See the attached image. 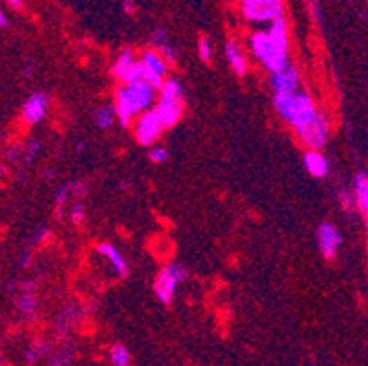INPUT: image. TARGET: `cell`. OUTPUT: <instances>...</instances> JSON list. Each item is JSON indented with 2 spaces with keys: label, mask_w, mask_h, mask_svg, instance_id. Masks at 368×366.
<instances>
[{
  "label": "cell",
  "mask_w": 368,
  "mask_h": 366,
  "mask_svg": "<svg viewBox=\"0 0 368 366\" xmlns=\"http://www.w3.org/2000/svg\"><path fill=\"white\" fill-rule=\"evenodd\" d=\"M249 50L269 74L290 65V26L286 17L273 20L267 30L253 31L249 37Z\"/></svg>",
  "instance_id": "obj_1"
},
{
  "label": "cell",
  "mask_w": 368,
  "mask_h": 366,
  "mask_svg": "<svg viewBox=\"0 0 368 366\" xmlns=\"http://www.w3.org/2000/svg\"><path fill=\"white\" fill-rule=\"evenodd\" d=\"M160 90L154 88L147 81H137L131 85L117 86L116 96H114V105L117 110V121L123 128L134 125L137 116L143 112L152 110L158 103Z\"/></svg>",
  "instance_id": "obj_2"
},
{
  "label": "cell",
  "mask_w": 368,
  "mask_h": 366,
  "mask_svg": "<svg viewBox=\"0 0 368 366\" xmlns=\"http://www.w3.org/2000/svg\"><path fill=\"white\" fill-rule=\"evenodd\" d=\"M273 108L292 126L295 135L306 131L308 126L313 125L324 114L315 99L303 90L295 94H273Z\"/></svg>",
  "instance_id": "obj_3"
},
{
  "label": "cell",
  "mask_w": 368,
  "mask_h": 366,
  "mask_svg": "<svg viewBox=\"0 0 368 366\" xmlns=\"http://www.w3.org/2000/svg\"><path fill=\"white\" fill-rule=\"evenodd\" d=\"M240 15L247 24H271L284 17V0H240Z\"/></svg>",
  "instance_id": "obj_4"
},
{
  "label": "cell",
  "mask_w": 368,
  "mask_h": 366,
  "mask_svg": "<svg viewBox=\"0 0 368 366\" xmlns=\"http://www.w3.org/2000/svg\"><path fill=\"white\" fill-rule=\"evenodd\" d=\"M185 278L187 269L182 264H176V262L165 264L154 278V295L158 297V301L163 304H171L176 297L178 288L182 286Z\"/></svg>",
  "instance_id": "obj_5"
},
{
  "label": "cell",
  "mask_w": 368,
  "mask_h": 366,
  "mask_svg": "<svg viewBox=\"0 0 368 366\" xmlns=\"http://www.w3.org/2000/svg\"><path fill=\"white\" fill-rule=\"evenodd\" d=\"M112 76L116 77L123 85H131V83H137V81H145V72H143V65L140 57L132 53L131 48L119 51L117 59L112 65Z\"/></svg>",
  "instance_id": "obj_6"
},
{
  "label": "cell",
  "mask_w": 368,
  "mask_h": 366,
  "mask_svg": "<svg viewBox=\"0 0 368 366\" xmlns=\"http://www.w3.org/2000/svg\"><path fill=\"white\" fill-rule=\"evenodd\" d=\"M165 125H163L162 117L158 116V112L152 108L149 112H143L142 116H137L134 121V135L136 141L143 147L156 145L158 140L162 138Z\"/></svg>",
  "instance_id": "obj_7"
},
{
  "label": "cell",
  "mask_w": 368,
  "mask_h": 366,
  "mask_svg": "<svg viewBox=\"0 0 368 366\" xmlns=\"http://www.w3.org/2000/svg\"><path fill=\"white\" fill-rule=\"evenodd\" d=\"M140 60H142L143 65L147 83H151L154 88L160 90L163 86V83H165L167 74H169V66L171 65H169L165 60V57H163L158 50H154V48L142 51Z\"/></svg>",
  "instance_id": "obj_8"
},
{
  "label": "cell",
  "mask_w": 368,
  "mask_h": 366,
  "mask_svg": "<svg viewBox=\"0 0 368 366\" xmlns=\"http://www.w3.org/2000/svg\"><path fill=\"white\" fill-rule=\"evenodd\" d=\"M48 106H50V97L44 92H33L22 105V123L28 126H33L41 123L48 114Z\"/></svg>",
  "instance_id": "obj_9"
},
{
  "label": "cell",
  "mask_w": 368,
  "mask_h": 366,
  "mask_svg": "<svg viewBox=\"0 0 368 366\" xmlns=\"http://www.w3.org/2000/svg\"><path fill=\"white\" fill-rule=\"evenodd\" d=\"M341 242H343V236H341L339 229L333 226V224L323 222V224L317 227V246L326 260H332V258L337 256Z\"/></svg>",
  "instance_id": "obj_10"
},
{
  "label": "cell",
  "mask_w": 368,
  "mask_h": 366,
  "mask_svg": "<svg viewBox=\"0 0 368 366\" xmlns=\"http://www.w3.org/2000/svg\"><path fill=\"white\" fill-rule=\"evenodd\" d=\"M271 90L273 94H295L301 86V72L292 63L284 66L283 70L271 74Z\"/></svg>",
  "instance_id": "obj_11"
},
{
  "label": "cell",
  "mask_w": 368,
  "mask_h": 366,
  "mask_svg": "<svg viewBox=\"0 0 368 366\" xmlns=\"http://www.w3.org/2000/svg\"><path fill=\"white\" fill-rule=\"evenodd\" d=\"M96 253L108 262V266H110V269L114 271V275H117L119 278L128 276V273H131V266H128V262H126V258L123 256L122 251L117 249L114 244H110V242H101V244H97L96 246Z\"/></svg>",
  "instance_id": "obj_12"
},
{
  "label": "cell",
  "mask_w": 368,
  "mask_h": 366,
  "mask_svg": "<svg viewBox=\"0 0 368 366\" xmlns=\"http://www.w3.org/2000/svg\"><path fill=\"white\" fill-rule=\"evenodd\" d=\"M158 116L162 117L165 128H172L180 123L183 117V101L169 99V97H158V103L154 106Z\"/></svg>",
  "instance_id": "obj_13"
},
{
  "label": "cell",
  "mask_w": 368,
  "mask_h": 366,
  "mask_svg": "<svg viewBox=\"0 0 368 366\" xmlns=\"http://www.w3.org/2000/svg\"><path fill=\"white\" fill-rule=\"evenodd\" d=\"M303 165L306 172L313 178H326L330 172V161L317 149H306L303 154Z\"/></svg>",
  "instance_id": "obj_14"
},
{
  "label": "cell",
  "mask_w": 368,
  "mask_h": 366,
  "mask_svg": "<svg viewBox=\"0 0 368 366\" xmlns=\"http://www.w3.org/2000/svg\"><path fill=\"white\" fill-rule=\"evenodd\" d=\"M226 59L231 66V70L237 74L238 77H244L249 72V63H247V57L244 53L242 46L238 44L237 40H227L226 42Z\"/></svg>",
  "instance_id": "obj_15"
},
{
  "label": "cell",
  "mask_w": 368,
  "mask_h": 366,
  "mask_svg": "<svg viewBox=\"0 0 368 366\" xmlns=\"http://www.w3.org/2000/svg\"><path fill=\"white\" fill-rule=\"evenodd\" d=\"M17 310L21 311V315L26 319H33L37 315V310H39V301H37L35 290H33V284L28 282L24 284L22 291L17 297Z\"/></svg>",
  "instance_id": "obj_16"
},
{
  "label": "cell",
  "mask_w": 368,
  "mask_h": 366,
  "mask_svg": "<svg viewBox=\"0 0 368 366\" xmlns=\"http://www.w3.org/2000/svg\"><path fill=\"white\" fill-rule=\"evenodd\" d=\"M353 198L356 207L363 215L365 222L368 224V174H358L353 180Z\"/></svg>",
  "instance_id": "obj_17"
},
{
  "label": "cell",
  "mask_w": 368,
  "mask_h": 366,
  "mask_svg": "<svg viewBox=\"0 0 368 366\" xmlns=\"http://www.w3.org/2000/svg\"><path fill=\"white\" fill-rule=\"evenodd\" d=\"M92 119H94V125H96L97 128L108 131V128L114 125V121L117 119L116 105L99 106V108H96V110L92 112Z\"/></svg>",
  "instance_id": "obj_18"
},
{
  "label": "cell",
  "mask_w": 368,
  "mask_h": 366,
  "mask_svg": "<svg viewBox=\"0 0 368 366\" xmlns=\"http://www.w3.org/2000/svg\"><path fill=\"white\" fill-rule=\"evenodd\" d=\"M160 97H169V99H185V88L176 77H167L163 86L160 88Z\"/></svg>",
  "instance_id": "obj_19"
},
{
  "label": "cell",
  "mask_w": 368,
  "mask_h": 366,
  "mask_svg": "<svg viewBox=\"0 0 368 366\" xmlns=\"http://www.w3.org/2000/svg\"><path fill=\"white\" fill-rule=\"evenodd\" d=\"M108 357H110V363L114 366H131L132 363L131 351L123 344H112L110 350H108Z\"/></svg>",
  "instance_id": "obj_20"
},
{
  "label": "cell",
  "mask_w": 368,
  "mask_h": 366,
  "mask_svg": "<svg viewBox=\"0 0 368 366\" xmlns=\"http://www.w3.org/2000/svg\"><path fill=\"white\" fill-rule=\"evenodd\" d=\"M74 192H76V183H65V185H61L56 191V206L59 215L65 211V206L68 203V200H70V196Z\"/></svg>",
  "instance_id": "obj_21"
},
{
  "label": "cell",
  "mask_w": 368,
  "mask_h": 366,
  "mask_svg": "<svg viewBox=\"0 0 368 366\" xmlns=\"http://www.w3.org/2000/svg\"><path fill=\"white\" fill-rule=\"evenodd\" d=\"M42 151V143L39 140H31L26 143V147H22V161L26 165H31L33 161L39 158Z\"/></svg>",
  "instance_id": "obj_22"
},
{
  "label": "cell",
  "mask_w": 368,
  "mask_h": 366,
  "mask_svg": "<svg viewBox=\"0 0 368 366\" xmlns=\"http://www.w3.org/2000/svg\"><path fill=\"white\" fill-rule=\"evenodd\" d=\"M77 317H79V313H77L76 308H66L61 315H59V319H57L59 331H62V333H65V331H70L68 328L74 326V322L77 321Z\"/></svg>",
  "instance_id": "obj_23"
},
{
  "label": "cell",
  "mask_w": 368,
  "mask_h": 366,
  "mask_svg": "<svg viewBox=\"0 0 368 366\" xmlns=\"http://www.w3.org/2000/svg\"><path fill=\"white\" fill-rule=\"evenodd\" d=\"M50 353V344L44 341L35 342V347H31L30 350L26 351V361L28 363H35L37 359H41V357L48 356Z\"/></svg>",
  "instance_id": "obj_24"
},
{
  "label": "cell",
  "mask_w": 368,
  "mask_h": 366,
  "mask_svg": "<svg viewBox=\"0 0 368 366\" xmlns=\"http://www.w3.org/2000/svg\"><path fill=\"white\" fill-rule=\"evenodd\" d=\"M198 57L202 63L209 65L212 59V44L211 40L207 39V37H200L198 39Z\"/></svg>",
  "instance_id": "obj_25"
},
{
  "label": "cell",
  "mask_w": 368,
  "mask_h": 366,
  "mask_svg": "<svg viewBox=\"0 0 368 366\" xmlns=\"http://www.w3.org/2000/svg\"><path fill=\"white\" fill-rule=\"evenodd\" d=\"M154 50H158L160 53H162L163 57H165V60L169 63V65H176L178 63V51L176 48L171 44V42H165V44L158 46V48H154Z\"/></svg>",
  "instance_id": "obj_26"
},
{
  "label": "cell",
  "mask_w": 368,
  "mask_h": 366,
  "mask_svg": "<svg viewBox=\"0 0 368 366\" xmlns=\"http://www.w3.org/2000/svg\"><path fill=\"white\" fill-rule=\"evenodd\" d=\"M165 42H169V33H167L165 28H162V26H158L156 30H154L151 33L152 48H158V46L165 44Z\"/></svg>",
  "instance_id": "obj_27"
},
{
  "label": "cell",
  "mask_w": 368,
  "mask_h": 366,
  "mask_svg": "<svg viewBox=\"0 0 368 366\" xmlns=\"http://www.w3.org/2000/svg\"><path fill=\"white\" fill-rule=\"evenodd\" d=\"M85 206H83L81 201H77V203H74L70 209V220L76 224V226H81L83 222H85Z\"/></svg>",
  "instance_id": "obj_28"
},
{
  "label": "cell",
  "mask_w": 368,
  "mask_h": 366,
  "mask_svg": "<svg viewBox=\"0 0 368 366\" xmlns=\"http://www.w3.org/2000/svg\"><path fill=\"white\" fill-rule=\"evenodd\" d=\"M167 158H169L167 149H163V147L160 145H152V149L149 151V160H151L152 163H165Z\"/></svg>",
  "instance_id": "obj_29"
},
{
  "label": "cell",
  "mask_w": 368,
  "mask_h": 366,
  "mask_svg": "<svg viewBox=\"0 0 368 366\" xmlns=\"http://www.w3.org/2000/svg\"><path fill=\"white\" fill-rule=\"evenodd\" d=\"M339 200H341V206L344 207V209H352V206L356 203V198H353V194H350L348 191H341V194H339Z\"/></svg>",
  "instance_id": "obj_30"
},
{
  "label": "cell",
  "mask_w": 368,
  "mask_h": 366,
  "mask_svg": "<svg viewBox=\"0 0 368 366\" xmlns=\"http://www.w3.org/2000/svg\"><path fill=\"white\" fill-rule=\"evenodd\" d=\"M72 361V356H70V351L65 350L61 351L59 356L56 357V361L51 363V366H68V363Z\"/></svg>",
  "instance_id": "obj_31"
},
{
  "label": "cell",
  "mask_w": 368,
  "mask_h": 366,
  "mask_svg": "<svg viewBox=\"0 0 368 366\" xmlns=\"http://www.w3.org/2000/svg\"><path fill=\"white\" fill-rule=\"evenodd\" d=\"M122 2L126 13H134V10H136V2L134 0H122Z\"/></svg>",
  "instance_id": "obj_32"
},
{
  "label": "cell",
  "mask_w": 368,
  "mask_h": 366,
  "mask_svg": "<svg viewBox=\"0 0 368 366\" xmlns=\"http://www.w3.org/2000/svg\"><path fill=\"white\" fill-rule=\"evenodd\" d=\"M6 2H8L13 10H22V8H24L26 0H6Z\"/></svg>",
  "instance_id": "obj_33"
},
{
  "label": "cell",
  "mask_w": 368,
  "mask_h": 366,
  "mask_svg": "<svg viewBox=\"0 0 368 366\" xmlns=\"http://www.w3.org/2000/svg\"><path fill=\"white\" fill-rule=\"evenodd\" d=\"M0 28H2V30L10 28V19H8V15H6L4 11L0 13Z\"/></svg>",
  "instance_id": "obj_34"
},
{
  "label": "cell",
  "mask_w": 368,
  "mask_h": 366,
  "mask_svg": "<svg viewBox=\"0 0 368 366\" xmlns=\"http://www.w3.org/2000/svg\"><path fill=\"white\" fill-rule=\"evenodd\" d=\"M76 149H77V151H79V152H83V151H85V149H86V143H77Z\"/></svg>",
  "instance_id": "obj_35"
}]
</instances>
